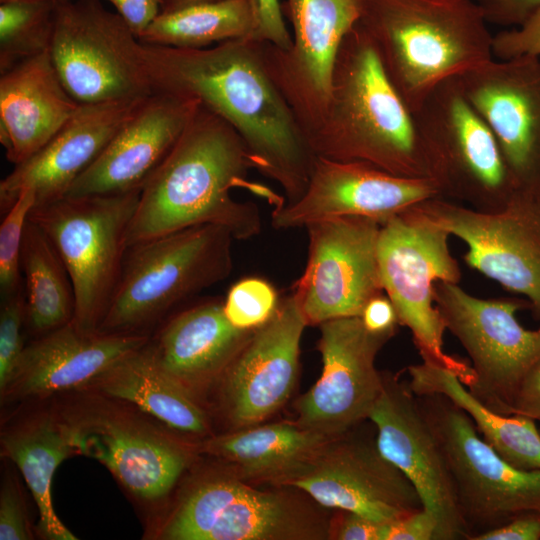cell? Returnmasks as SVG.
Returning a JSON list of instances; mask_svg holds the SVG:
<instances>
[{"mask_svg":"<svg viewBox=\"0 0 540 540\" xmlns=\"http://www.w3.org/2000/svg\"><path fill=\"white\" fill-rule=\"evenodd\" d=\"M154 92L197 101L243 140L253 169L276 182L285 201L306 190L315 156L266 66L259 41L233 39L200 49L143 43Z\"/></svg>","mask_w":540,"mask_h":540,"instance_id":"1","label":"cell"},{"mask_svg":"<svg viewBox=\"0 0 540 540\" xmlns=\"http://www.w3.org/2000/svg\"><path fill=\"white\" fill-rule=\"evenodd\" d=\"M253 169L238 133L202 107L147 180L131 220L127 245L202 224L228 229L234 239L258 235L262 222L251 202L235 200L231 191L246 188L275 205L282 197L247 180Z\"/></svg>","mask_w":540,"mask_h":540,"instance_id":"2","label":"cell"},{"mask_svg":"<svg viewBox=\"0 0 540 540\" xmlns=\"http://www.w3.org/2000/svg\"><path fill=\"white\" fill-rule=\"evenodd\" d=\"M307 144L316 158L429 178L413 115L359 22L338 50L327 109Z\"/></svg>","mask_w":540,"mask_h":540,"instance_id":"3","label":"cell"},{"mask_svg":"<svg viewBox=\"0 0 540 540\" xmlns=\"http://www.w3.org/2000/svg\"><path fill=\"white\" fill-rule=\"evenodd\" d=\"M358 22L411 113L444 80L494 59L474 0H361Z\"/></svg>","mask_w":540,"mask_h":540,"instance_id":"4","label":"cell"},{"mask_svg":"<svg viewBox=\"0 0 540 540\" xmlns=\"http://www.w3.org/2000/svg\"><path fill=\"white\" fill-rule=\"evenodd\" d=\"M231 232L202 224L128 247L120 281L98 328L139 333L180 302L232 271Z\"/></svg>","mask_w":540,"mask_h":540,"instance_id":"5","label":"cell"},{"mask_svg":"<svg viewBox=\"0 0 540 540\" xmlns=\"http://www.w3.org/2000/svg\"><path fill=\"white\" fill-rule=\"evenodd\" d=\"M139 196L140 191L64 196L30 212L29 219L50 239L70 275L72 321L82 330H98L114 296Z\"/></svg>","mask_w":540,"mask_h":540,"instance_id":"6","label":"cell"},{"mask_svg":"<svg viewBox=\"0 0 540 540\" xmlns=\"http://www.w3.org/2000/svg\"><path fill=\"white\" fill-rule=\"evenodd\" d=\"M449 235L412 207L390 217L380 228L379 272L398 322L410 329L423 362L452 371L468 386L474 378L472 366L444 352L446 326L434 305L435 284L460 278Z\"/></svg>","mask_w":540,"mask_h":540,"instance_id":"7","label":"cell"},{"mask_svg":"<svg viewBox=\"0 0 540 540\" xmlns=\"http://www.w3.org/2000/svg\"><path fill=\"white\" fill-rule=\"evenodd\" d=\"M330 527L285 487L256 489L229 470L195 481L159 536L167 540H316L330 538Z\"/></svg>","mask_w":540,"mask_h":540,"instance_id":"8","label":"cell"},{"mask_svg":"<svg viewBox=\"0 0 540 540\" xmlns=\"http://www.w3.org/2000/svg\"><path fill=\"white\" fill-rule=\"evenodd\" d=\"M447 459L468 540L525 513L540 514V470L505 461L442 394L417 395Z\"/></svg>","mask_w":540,"mask_h":540,"instance_id":"9","label":"cell"},{"mask_svg":"<svg viewBox=\"0 0 540 540\" xmlns=\"http://www.w3.org/2000/svg\"><path fill=\"white\" fill-rule=\"evenodd\" d=\"M49 52L62 84L81 105L154 93L143 43L100 0L58 3Z\"/></svg>","mask_w":540,"mask_h":540,"instance_id":"10","label":"cell"},{"mask_svg":"<svg viewBox=\"0 0 540 540\" xmlns=\"http://www.w3.org/2000/svg\"><path fill=\"white\" fill-rule=\"evenodd\" d=\"M360 426V425H359ZM359 426L327 440L311 454L265 482L302 491L323 507L389 523L423 508L406 476Z\"/></svg>","mask_w":540,"mask_h":540,"instance_id":"11","label":"cell"},{"mask_svg":"<svg viewBox=\"0 0 540 540\" xmlns=\"http://www.w3.org/2000/svg\"><path fill=\"white\" fill-rule=\"evenodd\" d=\"M434 300L446 329L471 358L469 392L495 412L512 415L521 382L540 359V327L529 330L518 322L521 301L476 298L457 283L438 281Z\"/></svg>","mask_w":540,"mask_h":540,"instance_id":"12","label":"cell"},{"mask_svg":"<svg viewBox=\"0 0 540 540\" xmlns=\"http://www.w3.org/2000/svg\"><path fill=\"white\" fill-rule=\"evenodd\" d=\"M308 257L292 288L308 325L361 316L383 291L378 239L381 223L361 216H340L308 224Z\"/></svg>","mask_w":540,"mask_h":540,"instance_id":"13","label":"cell"},{"mask_svg":"<svg viewBox=\"0 0 540 540\" xmlns=\"http://www.w3.org/2000/svg\"><path fill=\"white\" fill-rule=\"evenodd\" d=\"M412 208L467 246L468 265L526 296L540 320V194L514 189L499 213L426 199Z\"/></svg>","mask_w":540,"mask_h":540,"instance_id":"14","label":"cell"},{"mask_svg":"<svg viewBox=\"0 0 540 540\" xmlns=\"http://www.w3.org/2000/svg\"><path fill=\"white\" fill-rule=\"evenodd\" d=\"M281 9L293 27L291 49L259 42L307 142L324 117L338 50L360 19L361 0H286Z\"/></svg>","mask_w":540,"mask_h":540,"instance_id":"15","label":"cell"},{"mask_svg":"<svg viewBox=\"0 0 540 540\" xmlns=\"http://www.w3.org/2000/svg\"><path fill=\"white\" fill-rule=\"evenodd\" d=\"M319 328L322 372L296 400L295 422L335 438L369 420L384 388L376 356L395 332L373 333L360 316L328 320Z\"/></svg>","mask_w":540,"mask_h":540,"instance_id":"16","label":"cell"},{"mask_svg":"<svg viewBox=\"0 0 540 540\" xmlns=\"http://www.w3.org/2000/svg\"><path fill=\"white\" fill-rule=\"evenodd\" d=\"M412 115L429 178L438 188L512 193L498 142L466 97L458 76L436 86Z\"/></svg>","mask_w":540,"mask_h":540,"instance_id":"17","label":"cell"},{"mask_svg":"<svg viewBox=\"0 0 540 540\" xmlns=\"http://www.w3.org/2000/svg\"><path fill=\"white\" fill-rule=\"evenodd\" d=\"M369 421L380 453L406 476L436 519L437 540H468L445 453L409 382L384 374Z\"/></svg>","mask_w":540,"mask_h":540,"instance_id":"18","label":"cell"},{"mask_svg":"<svg viewBox=\"0 0 540 540\" xmlns=\"http://www.w3.org/2000/svg\"><path fill=\"white\" fill-rule=\"evenodd\" d=\"M494 134L514 189L540 194V58L492 59L458 76Z\"/></svg>","mask_w":540,"mask_h":540,"instance_id":"19","label":"cell"},{"mask_svg":"<svg viewBox=\"0 0 540 540\" xmlns=\"http://www.w3.org/2000/svg\"><path fill=\"white\" fill-rule=\"evenodd\" d=\"M438 191L431 178L399 176L365 163L315 158L304 193L295 201L284 198L276 204L271 221L278 230L340 216L367 217L382 224Z\"/></svg>","mask_w":540,"mask_h":540,"instance_id":"20","label":"cell"},{"mask_svg":"<svg viewBox=\"0 0 540 540\" xmlns=\"http://www.w3.org/2000/svg\"><path fill=\"white\" fill-rule=\"evenodd\" d=\"M307 323L292 294L254 330L222 378V401L231 424L258 425L290 398L299 371L300 343Z\"/></svg>","mask_w":540,"mask_h":540,"instance_id":"21","label":"cell"},{"mask_svg":"<svg viewBox=\"0 0 540 540\" xmlns=\"http://www.w3.org/2000/svg\"><path fill=\"white\" fill-rule=\"evenodd\" d=\"M147 98L81 105L43 147L14 165L1 180V214L8 211L23 191L33 193L34 207L66 196Z\"/></svg>","mask_w":540,"mask_h":540,"instance_id":"22","label":"cell"},{"mask_svg":"<svg viewBox=\"0 0 540 540\" xmlns=\"http://www.w3.org/2000/svg\"><path fill=\"white\" fill-rule=\"evenodd\" d=\"M198 108L195 100L154 92L73 183L66 196L141 191Z\"/></svg>","mask_w":540,"mask_h":540,"instance_id":"23","label":"cell"},{"mask_svg":"<svg viewBox=\"0 0 540 540\" xmlns=\"http://www.w3.org/2000/svg\"><path fill=\"white\" fill-rule=\"evenodd\" d=\"M65 421L75 454L102 463L141 499L166 496L188 465L185 447L138 421L99 412Z\"/></svg>","mask_w":540,"mask_h":540,"instance_id":"24","label":"cell"},{"mask_svg":"<svg viewBox=\"0 0 540 540\" xmlns=\"http://www.w3.org/2000/svg\"><path fill=\"white\" fill-rule=\"evenodd\" d=\"M149 341L142 333L85 331L71 321L25 346L4 394L43 396L94 382Z\"/></svg>","mask_w":540,"mask_h":540,"instance_id":"25","label":"cell"},{"mask_svg":"<svg viewBox=\"0 0 540 540\" xmlns=\"http://www.w3.org/2000/svg\"><path fill=\"white\" fill-rule=\"evenodd\" d=\"M62 84L50 52L0 74V141L17 165L43 147L78 111Z\"/></svg>","mask_w":540,"mask_h":540,"instance_id":"26","label":"cell"},{"mask_svg":"<svg viewBox=\"0 0 540 540\" xmlns=\"http://www.w3.org/2000/svg\"><path fill=\"white\" fill-rule=\"evenodd\" d=\"M253 332L233 326L223 301L211 299L176 314L148 348L158 364L196 398L222 378Z\"/></svg>","mask_w":540,"mask_h":540,"instance_id":"27","label":"cell"},{"mask_svg":"<svg viewBox=\"0 0 540 540\" xmlns=\"http://www.w3.org/2000/svg\"><path fill=\"white\" fill-rule=\"evenodd\" d=\"M94 383L108 396L136 405L170 428L194 435L208 431L196 398L158 364L148 344L119 360Z\"/></svg>","mask_w":540,"mask_h":540,"instance_id":"28","label":"cell"},{"mask_svg":"<svg viewBox=\"0 0 540 540\" xmlns=\"http://www.w3.org/2000/svg\"><path fill=\"white\" fill-rule=\"evenodd\" d=\"M416 395L442 394L472 420L483 440L511 465L540 470V430L536 421L521 415H503L472 395L450 370L423 362L407 368Z\"/></svg>","mask_w":540,"mask_h":540,"instance_id":"29","label":"cell"},{"mask_svg":"<svg viewBox=\"0 0 540 540\" xmlns=\"http://www.w3.org/2000/svg\"><path fill=\"white\" fill-rule=\"evenodd\" d=\"M329 438L296 422L254 425L204 441L201 451L231 465L251 482H265L311 454Z\"/></svg>","mask_w":540,"mask_h":540,"instance_id":"30","label":"cell"},{"mask_svg":"<svg viewBox=\"0 0 540 540\" xmlns=\"http://www.w3.org/2000/svg\"><path fill=\"white\" fill-rule=\"evenodd\" d=\"M2 449L19 468L39 511V530L50 540L77 537L56 515L51 497L57 467L75 454L66 421L40 417L20 425L2 438Z\"/></svg>","mask_w":540,"mask_h":540,"instance_id":"31","label":"cell"},{"mask_svg":"<svg viewBox=\"0 0 540 540\" xmlns=\"http://www.w3.org/2000/svg\"><path fill=\"white\" fill-rule=\"evenodd\" d=\"M26 297V323L37 335L55 330L74 318L75 294L70 275L42 229L28 219L21 250Z\"/></svg>","mask_w":540,"mask_h":540,"instance_id":"32","label":"cell"},{"mask_svg":"<svg viewBox=\"0 0 540 540\" xmlns=\"http://www.w3.org/2000/svg\"><path fill=\"white\" fill-rule=\"evenodd\" d=\"M252 0H221L161 13L139 36L145 44L200 49L233 39H253Z\"/></svg>","mask_w":540,"mask_h":540,"instance_id":"33","label":"cell"},{"mask_svg":"<svg viewBox=\"0 0 540 540\" xmlns=\"http://www.w3.org/2000/svg\"><path fill=\"white\" fill-rule=\"evenodd\" d=\"M58 3L55 0L0 2V74L50 50Z\"/></svg>","mask_w":540,"mask_h":540,"instance_id":"34","label":"cell"},{"mask_svg":"<svg viewBox=\"0 0 540 540\" xmlns=\"http://www.w3.org/2000/svg\"><path fill=\"white\" fill-rule=\"evenodd\" d=\"M280 300L275 287L259 277H246L235 282L223 300L229 322L243 330H255L276 312Z\"/></svg>","mask_w":540,"mask_h":540,"instance_id":"35","label":"cell"},{"mask_svg":"<svg viewBox=\"0 0 540 540\" xmlns=\"http://www.w3.org/2000/svg\"><path fill=\"white\" fill-rule=\"evenodd\" d=\"M35 206V197L29 191L21 192L5 212L0 225V293L10 296L23 287L21 277V250L25 225Z\"/></svg>","mask_w":540,"mask_h":540,"instance_id":"36","label":"cell"},{"mask_svg":"<svg viewBox=\"0 0 540 540\" xmlns=\"http://www.w3.org/2000/svg\"><path fill=\"white\" fill-rule=\"evenodd\" d=\"M26 323L24 284L14 294L1 298L0 309V390L7 389L25 348L22 328Z\"/></svg>","mask_w":540,"mask_h":540,"instance_id":"37","label":"cell"},{"mask_svg":"<svg viewBox=\"0 0 540 540\" xmlns=\"http://www.w3.org/2000/svg\"><path fill=\"white\" fill-rule=\"evenodd\" d=\"M524 55L540 56V10L520 26L493 35V56L496 59Z\"/></svg>","mask_w":540,"mask_h":540,"instance_id":"38","label":"cell"},{"mask_svg":"<svg viewBox=\"0 0 540 540\" xmlns=\"http://www.w3.org/2000/svg\"><path fill=\"white\" fill-rule=\"evenodd\" d=\"M24 500L17 484L10 480L3 481L0 492V539H32Z\"/></svg>","mask_w":540,"mask_h":540,"instance_id":"39","label":"cell"},{"mask_svg":"<svg viewBox=\"0 0 540 540\" xmlns=\"http://www.w3.org/2000/svg\"><path fill=\"white\" fill-rule=\"evenodd\" d=\"M257 26L252 40L268 42L283 51H289L292 37L281 9L280 0H252Z\"/></svg>","mask_w":540,"mask_h":540,"instance_id":"40","label":"cell"},{"mask_svg":"<svg viewBox=\"0 0 540 540\" xmlns=\"http://www.w3.org/2000/svg\"><path fill=\"white\" fill-rule=\"evenodd\" d=\"M487 23L518 27L540 10V0H474Z\"/></svg>","mask_w":540,"mask_h":540,"instance_id":"41","label":"cell"},{"mask_svg":"<svg viewBox=\"0 0 540 540\" xmlns=\"http://www.w3.org/2000/svg\"><path fill=\"white\" fill-rule=\"evenodd\" d=\"M387 523L342 511L330 527V538L339 540H385Z\"/></svg>","mask_w":540,"mask_h":540,"instance_id":"42","label":"cell"},{"mask_svg":"<svg viewBox=\"0 0 540 540\" xmlns=\"http://www.w3.org/2000/svg\"><path fill=\"white\" fill-rule=\"evenodd\" d=\"M438 524L424 508L386 525L385 540H437Z\"/></svg>","mask_w":540,"mask_h":540,"instance_id":"43","label":"cell"},{"mask_svg":"<svg viewBox=\"0 0 540 540\" xmlns=\"http://www.w3.org/2000/svg\"><path fill=\"white\" fill-rule=\"evenodd\" d=\"M138 37L161 14L160 0H106Z\"/></svg>","mask_w":540,"mask_h":540,"instance_id":"44","label":"cell"},{"mask_svg":"<svg viewBox=\"0 0 540 540\" xmlns=\"http://www.w3.org/2000/svg\"><path fill=\"white\" fill-rule=\"evenodd\" d=\"M512 415L540 419V359L530 368L517 392Z\"/></svg>","mask_w":540,"mask_h":540,"instance_id":"45","label":"cell"},{"mask_svg":"<svg viewBox=\"0 0 540 540\" xmlns=\"http://www.w3.org/2000/svg\"><path fill=\"white\" fill-rule=\"evenodd\" d=\"M540 514L525 513L475 540H539Z\"/></svg>","mask_w":540,"mask_h":540,"instance_id":"46","label":"cell"},{"mask_svg":"<svg viewBox=\"0 0 540 540\" xmlns=\"http://www.w3.org/2000/svg\"><path fill=\"white\" fill-rule=\"evenodd\" d=\"M360 317L367 330L373 333L395 332L398 322L392 302L382 294L373 297L366 304Z\"/></svg>","mask_w":540,"mask_h":540,"instance_id":"47","label":"cell"},{"mask_svg":"<svg viewBox=\"0 0 540 540\" xmlns=\"http://www.w3.org/2000/svg\"><path fill=\"white\" fill-rule=\"evenodd\" d=\"M217 1L221 0H160L161 13H169L186 7Z\"/></svg>","mask_w":540,"mask_h":540,"instance_id":"48","label":"cell"},{"mask_svg":"<svg viewBox=\"0 0 540 540\" xmlns=\"http://www.w3.org/2000/svg\"><path fill=\"white\" fill-rule=\"evenodd\" d=\"M2 1H7V0H0V2H2ZM55 1H57V2H65V1H70V0H55Z\"/></svg>","mask_w":540,"mask_h":540,"instance_id":"49","label":"cell"},{"mask_svg":"<svg viewBox=\"0 0 540 540\" xmlns=\"http://www.w3.org/2000/svg\"><path fill=\"white\" fill-rule=\"evenodd\" d=\"M538 422H539V430H540V419L538 420Z\"/></svg>","mask_w":540,"mask_h":540,"instance_id":"50","label":"cell"}]
</instances>
